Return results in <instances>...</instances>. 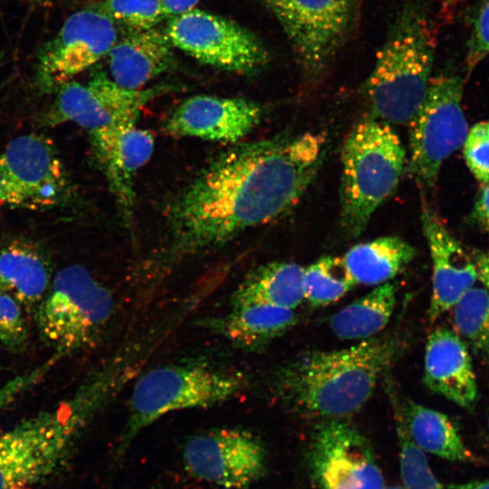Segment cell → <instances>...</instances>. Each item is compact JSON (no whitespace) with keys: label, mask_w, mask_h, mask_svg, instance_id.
Segmentation results:
<instances>
[{"label":"cell","mask_w":489,"mask_h":489,"mask_svg":"<svg viewBox=\"0 0 489 489\" xmlns=\"http://www.w3.org/2000/svg\"><path fill=\"white\" fill-rule=\"evenodd\" d=\"M416 250L398 236H383L350 248L342 257L355 283L389 282L415 258Z\"/></svg>","instance_id":"obj_23"},{"label":"cell","mask_w":489,"mask_h":489,"mask_svg":"<svg viewBox=\"0 0 489 489\" xmlns=\"http://www.w3.org/2000/svg\"><path fill=\"white\" fill-rule=\"evenodd\" d=\"M98 7L129 31L154 28L168 16L160 0H105Z\"/></svg>","instance_id":"obj_30"},{"label":"cell","mask_w":489,"mask_h":489,"mask_svg":"<svg viewBox=\"0 0 489 489\" xmlns=\"http://www.w3.org/2000/svg\"><path fill=\"white\" fill-rule=\"evenodd\" d=\"M387 489H404V488L394 486V487H388Z\"/></svg>","instance_id":"obj_40"},{"label":"cell","mask_w":489,"mask_h":489,"mask_svg":"<svg viewBox=\"0 0 489 489\" xmlns=\"http://www.w3.org/2000/svg\"><path fill=\"white\" fill-rule=\"evenodd\" d=\"M116 382L104 370L70 398L0 432V489H30L57 469Z\"/></svg>","instance_id":"obj_3"},{"label":"cell","mask_w":489,"mask_h":489,"mask_svg":"<svg viewBox=\"0 0 489 489\" xmlns=\"http://www.w3.org/2000/svg\"><path fill=\"white\" fill-rule=\"evenodd\" d=\"M183 461L191 476L223 489H246L266 470L264 445L241 428H216L190 437Z\"/></svg>","instance_id":"obj_13"},{"label":"cell","mask_w":489,"mask_h":489,"mask_svg":"<svg viewBox=\"0 0 489 489\" xmlns=\"http://www.w3.org/2000/svg\"><path fill=\"white\" fill-rule=\"evenodd\" d=\"M168 86L127 90L104 73L88 83L68 82L60 87L55 107L58 121H72L89 135L119 125L137 122L141 109L165 93Z\"/></svg>","instance_id":"obj_15"},{"label":"cell","mask_w":489,"mask_h":489,"mask_svg":"<svg viewBox=\"0 0 489 489\" xmlns=\"http://www.w3.org/2000/svg\"><path fill=\"white\" fill-rule=\"evenodd\" d=\"M245 384L246 379L240 372L202 363L164 365L147 371L133 387L117 457L142 430L163 416L223 404L236 397Z\"/></svg>","instance_id":"obj_6"},{"label":"cell","mask_w":489,"mask_h":489,"mask_svg":"<svg viewBox=\"0 0 489 489\" xmlns=\"http://www.w3.org/2000/svg\"><path fill=\"white\" fill-rule=\"evenodd\" d=\"M94 156L101 168L124 220L129 222L134 206V178L149 161L154 136L136 122L90 134Z\"/></svg>","instance_id":"obj_17"},{"label":"cell","mask_w":489,"mask_h":489,"mask_svg":"<svg viewBox=\"0 0 489 489\" xmlns=\"http://www.w3.org/2000/svg\"><path fill=\"white\" fill-rule=\"evenodd\" d=\"M273 14L304 75L321 77L358 23L360 0H258Z\"/></svg>","instance_id":"obj_9"},{"label":"cell","mask_w":489,"mask_h":489,"mask_svg":"<svg viewBox=\"0 0 489 489\" xmlns=\"http://www.w3.org/2000/svg\"><path fill=\"white\" fill-rule=\"evenodd\" d=\"M27 337L21 304L0 284V345L12 350H20Z\"/></svg>","instance_id":"obj_31"},{"label":"cell","mask_w":489,"mask_h":489,"mask_svg":"<svg viewBox=\"0 0 489 489\" xmlns=\"http://www.w3.org/2000/svg\"><path fill=\"white\" fill-rule=\"evenodd\" d=\"M114 309L110 291L84 267L61 269L36 310L42 340L61 358L96 344Z\"/></svg>","instance_id":"obj_7"},{"label":"cell","mask_w":489,"mask_h":489,"mask_svg":"<svg viewBox=\"0 0 489 489\" xmlns=\"http://www.w3.org/2000/svg\"><path fill=\"white\" fill-rule=\"evenodd\" d=\"M200 0H160L167 15L183 14L195 8Z\"/></svg>","instance_id":"obj_37"},{"label":"cell","mask_w":489,"mask_h":489,"mask_svg":"<svg viewBox=\"0 0 489 489\" xmlns=\"http://www.w3.org/2000/svg\"><path fill=\"white\" fill-rule=\"evenodd\" d=\"M464 1L465 0H443L442 9L444 12H449Z\"/></svg>","instance_id":"obj_39"},{"label":"cell","mask_w":489,"mask_h":489,"mask_svg":"<svg viewBox=\"0 0 489 489\" xmlns=\"http://www.w3.org/2000/svg\"><path fill=\"white\" fill-rule=\"evenodd\" d=\"M49 265L27 243L14 242L0 252V283L20 304L39 305L50 287Z\"/></svg>","instance_id":"obj_24"},{"label":"cell","mask_w":489,"mask_h":489,"mask_svg":"<svg viewBox=\"0 0 489 489\" xmlns=\"http://www.w3.org/2000/svg\"><path fill=\"white\" fill-rule=\"evenodd\" d=\"M445 489H489V479L475 480L463 484H449Z\"/></svg>","instance_id":"obj_38"},{"label":"cell","mask_w":489,"mask_h":489,"mask_svg":"<svg viewBox=\"0 0 489 489\" xmlns=\"http://www.w3.org/2000/svg\"><path fill=\"white\" fill-rule=\"evenodd\" d=\"M489 55V0H483L472 20L467 42L465 68L467 75Z\"/></svg>","instance_id":"obj_33"},{"label":"cell","mask_w":489,"mask_h":489,"mask_svg":"<svg viewBox=\"0 0 489 489\" xmlns=\"http://www.w3.org/2000/svg\"><path fill=\"white\" fill-rule=\"evenodd\" d=\"M463 86V78L454 72L432 77L408 122V167L421 187H434L444 161L464 145L469 129L462 107Z\"/></svg>","instance_id":"obj_8"},{"label":"cell","mask_w":489,"mask_h":489,"mask_svg":"<svg viewBox=\"0 0 489 489\" xmlns=\"http://www.w3.org/2000/svg\"><path fill=\"white\" fill-rule=\"evenodd\" d=\"M401 348L397 336L387 335L348 349L305 352L276 371L273 391L284 406L302 416L345 418L367 403Z\"/></svg>","instance_id":"obj_2"},{"label":"cell","mask_w":489,"mask_h":489,"mask_svg":"<svg viewBox=\"0 0 489 489\" xmlns=\"http://www.w3.org/2000/svg\"><path fill=\"white\" fill-rule=\"evenodd\" d=\"M424 381L429 389L455 404L472 408L477 383L466 343L447 328L428 337L424 360Z\"/></svg>","instance_id":"obj_19"},{"label":"cell","mask_w":489,"mask_h":489,"mask_svg":"<svg viewBox=\"0 0 489 489\" xmlns=\"http://www.w3.org/2000/svg\"><path fill=\"white\" fill-rule=\"evenodd\" d=\"M0 284H1V283H0Z\"/></svg>","instance_id":"obj_41"},{"label":"cell","mask_w":489,"mask_h":489,"mask_svg":"<svg viewBox=\"0 0 489 489\" xmlns=\"http://www.w3.org/2000/svg\"><path fill=\"white\" fill-rule=\"evenodd\" d=\"M421 224L432 260V294L428 309L434 321L451 310L477 280L473 257L449 233L436 214L426 206Z\"/></svg>","instance_id":"obj_18"},{"label":"cell","mask_w":489,"mask_h":489,"mask_svg":"<svg viewBox=\"0 0 489 489\" xmlns=\"http://www.w3.org/2000/svg\"><path fill=\"white\" fill-rule=\"evenodd\" d=\"M475 217L489 236V183L481 184L475 204Z\"/></svg>","instance_id":"obj_35"},{"label":"cell","mask_w":489,"mask_h":489,"mask_svg":"<svg viewBox=\"0 0 489 489\" xmlns=\"http://www.w3.org/2000/svg\"><path fill=\"white\" fill-rule=\"evenodd\" d=\"M435 31L424 7L409 1L397 13L362 87L369 116L408 124L421 106L435 59Z\"/></svg>","instance_id":"obj_4"},{"label":"cell","mask_w":489,"mask_h":489,"mask_svg":"<svg viewBox=\"0 0 489 489\" xmlns=\"http://www.w3.org/2000/svg\"><path fill=\"white\" fill-rule=\"evenodd\" d=\"M264 108L245 98L196 95L166 118L164 130L175 137L236 144L261 121Z\"/></svg>","instance_id":"obj_16"},{"label":"cell","mask_w":489,"mask_h":489,"mask_svg":"<svg viewBox=\"0 0 489 489\" xmlns=\"http://www.w3.org/2000/svg\"><path fill=\"white\" fill-rule=\"evenodd\" d=\"M406 150L391 125L371 116L350 131L341 150L340 221L360 235L379 206L395 191Z\"/></svg>","instance_id":"obj_5"},{"label":"cell","mask_w":489,"mask_h":489,"mask_svg":"<svg viewBox=\"0 0 489 489\" xmlns=\"http://www.w3.org/2000/svg\"><path fill=\"white\" fill-rule=\"evenodd\" d=\"M307 462L321 489H385L370 443L341 419H325L315 427Z\"/></svg>","instance_id":"obj_12"},{"label":"cell","mask_w":489,"mask_h":489,"mask_svg":"<svg viewBox=\"0 0 489 489\" xmlns=\"http://www.w3.org/2000/svg\"><path fill=\"white\" fill-rule=\"evenodd\" d=\"M164 33L173 47L224 71L254 75L270 61L266 46L253 32L204 10L172 15Z\"/></svg>","instance_id":"obj_10"},{"label":"cell","mask_w":489,"mask_h":489,"mask_svg":"<svg viewBox=\"0 0 489 489\" xmlns=\"http://www.w3.org/2000/svg\"><path fill=\"white\" fill-rule=\"evenodd\" d=\"M172 44L155 27L129 31L108 53L110 79L127 90H142L175 65Z\"/></svg>","instance_id":"obj_20"},{"label":"cell","mask_w":489,"mask_h":489,"mask_svg":"<svg viewBox=\"0 0 489 489\" xmlns=\"http://www.w3.org/2000/svg\"><path fill=\"white\" fill-rule=\"evenodd\" d=\"M304 268L290 262H272L252 270L232 294V306L264 303L294 310L304 299Z\"/></svg>","instance_id":"obj_22"},{"label":"cell","mask_w":489,"mask_h":489,"mask_svg":"<svg viewBox=\"0 0 489 489\" xmlns=\"http://www.w3.org/2000/svg\"><path fill=\"white\" fill-rule=\"evenodd\" d=\"M326 142L321 132L280 134L216 155L168 204L159 260L217 249L283 215L316 176Z\"/></svg>","instance_id":"obj_1"},{"label":"cell","mask_w":489,"mask_h":489,"mask_svg":"<svg viewBox=\"0 0 489 489\" xmlns=\"http://www.w3.org/2000/svg\"><path fill=\"white\" fill-rule=\"evenodd\" d=\"M476 276L489 292V252L477 251L473 254Z\"/></svg>","instance_id":"obj_36"},{"label":"cell","mask_w":489,"mask_h":489,"mask_svg":"<svg viewBox=\"0 0 489 489\" xmlns=\"http://www.w3.org/2000/svg\"><path fill=\"white\" fill-rule=\"evenodd\" d=\"M118 39L117 24L99 7L72 14L41 53L42 86L61 87L107 56Z\"/></svg>","instance_id":"obj_14"},{"label":"cell","mask_w":489,"mask_h":489,"mask_svg":"<svg viewBox=\"0 0 489 489\" xmlns=\"http://www.w3.org/2000/svg\"><path fill=\"white\" fill-rule=\"evenodd\" d=\"M398 288L388 282L350 302L330 320L333 334L341 340H367L375 337L388 323L393 313Z\"/></svg>","instance_id":"obj_26"},{"label":"cell","mask_w":489,"mask_h":489,"mask_svg":"<svg viewBox=\"0 0 489 489\" xmlns=\"http://www.w3.org/2000/svg\"><path fill=\"white\" fill-rule=\"evenodd\" d=\"M390 398L399 445L400 474L404 489H445L434 475L424 451L411 438L396 397L390 396Z\"/></svg>","instance_id":"obj_29"},{"label":"cell","mask_w":489,"mask_h":489,"mask_svg":"<svg viewBox=\"0 0 489 489\" xmlns=\"http://www.w3.org/2000/svg\"><path fill=\"white\" fill-rule=\"evenodd\" d=\"M70 196L66 169L47 139L19 136L0 151V207L50 208Z\"/></svg>","instance_id":"obj_11"},{"label":"cell","mask_w":489,"mask_h":489,"mask_svg":"<svg viewBox=\"0 0 489 489\" xmlns=\"http://www.w3.org/2000/svg\"><path fill=\"white\" fill-rule=\"evenodd\" d=\"M465 163L481 183H489V120L474 125L464 142Z\"/></svg>","instance_id":"obj_32"},{"label":"cell","mask_w":489,"mask_h":489,"mask_svg":"<svg viewBox=\"0 0 489 489\" xmlns=\"http://www.w3.org/2000/svg\"><path fill=\"white\" fill-rule=\"evenodd\" d=\"M297 322L293 310L264 303L232 306L227 313L208 319L206 326L245 350H260Z\"/></svg>","instance_id":"obj_21"},{"label":"cell","mask_w":489,"mask_h":489,"mask_svg":"<svg viewBox=\"0 0 489 489\" xmlns=\"http://www.w3.org/2000/svg\"><path fill=\"white\" fill-rule=\"evenodd\" d=\"M342 258L324 256L304 268V299L315 306L328 305L341 299L355 285Z\"/></svg>","instance_id":"obj_28"},{"label":"cell","mask_w":489,"mask_h":489,"mask_svg":"<svg viewBox=\"0 0 489 489\" xmlns=\"http://www.w3.org/2000/svg\"><path fill=\"white\" fill-rule=\"evenodd\" d=\"M60 359L59 355L54 354L49 360L39 367L14 377L1 386L0 411L14 402L23 392L41 380Z\"/></svg>","instance_id":"obj_34"},{"label":"cell","mask_w":489,"mask_h":489,"mask_svg":"<svg viewBox=\"0 0 489 489\" xmlns=\"http://www.w3.org/2000/svg\"><path fill=\"white\" fill-rule=\"evenodd\" d=\"M398 403L411 438L424 452L450 461L472 459V453L447 416L411 400Z\"/></svg>","instance_id":"obj_25"},{"label":"cell","mask_w":489,"mask_h":489,"mask_svg":"<svg viewBox=\"0 0 489 489\" xmlns=\"http://www.w3.org/2000/svg\"><path fill=\"white\" fill-rule=\"evenodd\" d=\"M455 331L472 350L489 355V292L484 287L473 286L454 305Z\"/></svg>","instance_id":"obj_27"}]
</instances>
